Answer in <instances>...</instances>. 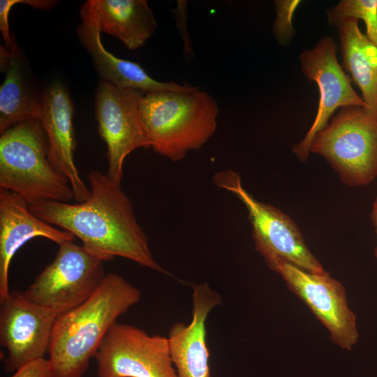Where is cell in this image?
<instances>
[{
	"mask_svg": "<svg viewBox=\"0 0 377 377\" xmlns=\"http://www.w3.org/2000/svg\"><path fill=\"white\" fill-rule=\"evenodd\" d=\"M87 178L91 195L87 200L75 204L40 202L30 205V211L43 221L71 233L88 251L105 262L122 257L170 275L154 258L148 238L121 184L98 170H91Z\"/></svg>",
	"mask_w": 377,
	"mask_h": 377,
	"instance_id": "cell-1",
	"label": "cell"
},
{
	"mask_svg": "<svg viewBox=\"0 0 377 377\" xmlns=\"http://www.w3.org/2000/svg\"><path fill=\"white\" fill-rule=\"evenodd\" d=\"M141 296L122 276L110 272L89 299L58 316L47 350L52 377H83L110 328Z\"/></svg>",
	"mask_w": 377,
	"mask_h": 377,
	"instance_id": "cell-2",
	"label": "cell"
},
{
	"mask_svg": "<svg viewBox=\"0 0 377 377\" xmlns=\"http://www.w3.org/2000/svg\"><path fill=\"white\" fill-rule=\"evenodd\" d=\"M152 149L172 161L200 149L215 133L219 108L216 99L200 88L193 91H156L139 103Z\"/></svg>",
	"mask_w": 377,
	"mask_h": 377,
	"instance_id": "cell-3",
	"label": "cell"
},
{
	"mask_svg": "<svg viewBox=\"0 0 377 377\" xmlns=\"http://www.w3.org/2000/svg\"><path fill=\"white\" fill-rule=\"evenodd\" d=\"M48 154L40 121H24L6 130L0 136V188L17 194L29 205L71 201L70 182L52 166Z\"/></svg>",
	"mask_w": 377,
	"mask_h": 377,
	"instance_id": "cell-4",
	"label": "cell"
},
{
	"mask_svg": "<svg viewBox=\"0 0 377 377\" xmlns=\"http://www.w3.org/2000/svg\"><path fill=\"white\" fill-rule=\"evenodd\" d=\"M310 153L318 154L350 187L377 177V115L357 106L343 107L313 137Z\"/></svg>",
	"mask_w": 377,
	"mask_h": 377,
	"instance_id": "cell-5",
	"label": "cell"
},
{
	"mask_svg": "<svg viewBox=\"0 0 377 377\" xmlns=\"http://www.w3.org/2000/svg\"><path fill=\"white\" fill-rule=\"evenodd\" d=\"M214 184L233 193L246 207L256 250L271 270L279 263L286 262L311 272L325 271L294 221L278 208L253 198L242 186L239 173L231 170L217 172Z\"/></svg>",
	"mask_w": 377,
	"mask_h": 377,
	"instance_id": "cell-6",
	"label": "cell"
},
{
	"mask_svg": "<svg viewBox=\"0 0 377 377\" xmlns=\"http://www.w3.org/2000/svg\"><path fill=\"white\" fill-rule=\"evenodd\" d=\"M105 261L73 241L59 245L54 260L22 292L29 301L58 316L84 302L98 288L107 273Z\"/></svg>",
	"mask_w": 377,
	"mask_h": 377,
	"instance_id": "cell-7",
	"label": "cell"
},
{
	"mask_svg": "<svg viewBox=\"0 0 377 377\" xmlns=\"http://www.w3.org/2000/svg\"><path fill=\"white\" fill-rule=\"evenodd\" d=\"M94 359L98 377H177L167 337L116 322Z\"/></svg>",
	"mask_w": 377,
	"mask_h": 377,
	"instance_id": "cell-8",
	"label": "cell"
},
{
	"mask_svg": "<svg viewBox=\"0 0 377 377\" xmlns=\"http://www.w3.org/2000/svg\"><path fill=\"white\" fill-rule=\"evenodd\" d=\"M144 94L103 80L97 87L96 118L98 135L107 146L106 174L119 184L126 156L135 149L151 147L140 114L139 103Z\"/></svg>",
	"mask_w": 377,
	"mask_h": 377,
	"instance_id": "cell-9",
	"label": "cell"
},
{
	"mask_svg": "<svg viewBox=\"0 0 377 377\" xmlns=\"http://www.w3.org/2000/svg\"><path fill=\"white\" fill-rule=\"evenodd\" d=\"M272 271L281 275L286 286L311 310L327 329L331 341L351 350L359 339L357 317L350 309L345 288L325 270L316 273L286 262Z\"/></svg>",
	"mask_w": 377,
	"mask_h": 377,
	"instance_id": "cell-10",
	"label": "cell"
},
{
	"mask_svg": "<svg viewBox=\"0 0 377 377\" xmlns=\"http://www.w3.org/2000/svg\"><path fill=\"white\" fill-rule=\"evenodd\" d=\"M337 52L338 46L333 38L324 36L313 48L304 50L299 56L303 75L308 81L315 82L319 90L318 107L313 122L303 139L293 147L301 161L307 160L314 135L327 124L338 108H367L339 64Z\"/></svg>",
	"mask_w": 377,
	"mask_h": 377,
	"instance_id": "cell-11",
	"label": "cell"
},
{
	"mask_svg": "<svg viewBox=\"0 0 377 377\" xmlns=\"http://www.w3.org/2000/svg\"><path fill=\"white\" fill-rule=\"evenodd\" d=\"M0 304V344L7 350L5 370L12 373L44 357L58 315L17 290H10Z\"/></svg>",
	"mask_w": 377,
	"mask_h": 377,
	"instance_id": "cell-12",
	"label": "cell"
},
{
	"mask_svg": "<svg viewBox=\"0 0 377 377\" xmlns=\"http://www.w3.org/2000/svg\"><path fill=\"white\" fill-rule=\"evenodd\" d=\"M41 94L43 113L40 121L47 139L49 160L68 179L76 202H84L89 198L91 191L82 179L74 161L76 140L73 103L60 81L51 82Z\"/></svg>",
	"mask_w": 377,
	"mask_h": 377,
	"instance_id": "cell-13",
	"label": "cell"
},
{
	"mask_svg": "<svg viewBox=\"0 0 377 377\" xmlns=\"http://www.w3.org/2000/svg\"><path fill=\"white\" fill-rule=\"evenodd\" d=\"M192 303L189 324L177 322L169 330L171 358L177 377H212L206 321L211 311L222 304L221 297L207 283L195 284Z\"/></svg>",
	"mask_w": 377,
	"mask_h": 377,
	"instance_id": "cell-14",
	"label": "cell"
},
{
	"mask_svg": "<svg viewBox=\"0 0 377 377\" xmlns=\"http://www.w3.org/2000/svg\"><path fill=\"white\" fill-rule=\"evenodd\" d=\"M37 237L58 245L75 239L71 233L36 216L22 197L0 188V302L10 295L8 274L12 258L24 244Z\"/></svg>",
	"mask_w": 377,
	"mask_h": 377,
	"instance_id": "cell-15",
	"label": "cell"
},
{
	"mask_svg": "<svg viewBox=\"0 0 377 377\" xmlns=\"http://www.w3.org/2000/svg\"><path fill=\"white\" fill-rule=\"evenodd\" d=\"M82 23L138 50L155 33L157 22L146 0H88L80 9Z\"/></svg>",
	"mask_w": 377,
	"mask_h": 377,
	"instance_id": "cell-16",
	"label": "cell"
},
{
	"mask_svg": "<svg viewBox=\"0 0 377 377\" xmlns=\"http://www.w3.org/2000/svg\"><path fill=\"white\" fill-rule=\"evenodd\" d=\"M78 38L91 57L101 80L123 89L146 93L156 91H193L199 88L174 82H160L153 79L139 64L114 56L103 46L101 31L81 23L77 27Z\"/></svg>",
	"mask_w": 377,
	"mask_h": 377,
	"instance_id": "cell-17",
	"label": "cell"
},
{
	"mask_svg": "<svg viewBox=\"0 0 377 377\" xmlns=\"http://www.w3.org/2000/svg\"><path fill=\"white\" fill-rule=\"evenodd\" d=\"M0 87V133L24 121H40L43 113L42 94L31 80L23 52L13 40L9 61Z\"/></svg>",
	"mask_w": 377,
	"mask_h": 377,
	"instance_id": "cell-18",
	"label": "cell"
},
{
	"mask_svg": "<svg viewBox=\"0 0 377 377\" xmlns=\"http://www.w3.org/2000/svg\"><path fill=\"white\" fill-rule=\"evenodd\" d=\"M343 66L361 91L366 110L377 115V47L354 19L338 27Z\"/></svg>",
	"mask_w": 377,
	"mask_h": 377,
	"instance_id": "cell-19",
	"label": "cell"
},
{
	"mask_svg": "<svg viewBox=\"0 0 377 377\" xmlns=\"http://www.w3.org/2000/svg\"><path fill=\"white\" fill-rule=\"evenodd\" d=\"M327 18L337 28L347 19L362 20L366 36L377 47V0H341L327 10Z\"/></svg>",
	"mask_w": 377,
	"mask_h": 377,
	"instance_id": "cell-20",
	"label": "cell"
},
{
	"mask_svg": "<svg viewBox=\"0 0 377 377\" xmlns=\"http://www.w3.org/2000/svg\"><path fill=\"white\" fill-rule=\"evenodd\" d=\"M301 3L300 0L274 1L276 16L272 34L276 43L282 47L289 46L295 35L293 17Z\"/></svg>",
	"mask_w": 377,
	"mask_h": 377,
	"instance_id": "cell-21",
	"label": "cell"
},
{
	"mask_svg": "<svg viewBox=\"0 0 377 377\" xmlns=\"http://www.w3.org/2000/svg\"><path fill=\"white\" fill-rule=\"evenodd\" d=\"M10 377H52L48 360L43 357L34 360L19 369Z\"/></svg>",
	"mask_w": 377,
	"mask_h": 377,
	"instance_id": "cell-22",
	"label": "cell"
},
{
	"mask_svg": "<svg viewBox=\"0 0 377 377\" xmlns=\"http://www.w3.org/2000/svg\"><path fill=\"white\" fill-rule=\"evenodd\" d=\"M20 3V0L0 1V31L4 42V46L8 49H11L14 40V38L10 34L8 15L12 7Z\"/></svg>",
	"mask_w": 377,
	"mask_h": 377,
	"instance_id": "cell-23",
	"label": "cell"
},
{
	"mask_svg": "<svg viewBox=\"0 0 377 377\" xmlns=\"http://www.w3.org/2000/svg\"><path fill=\"white\" fill-rule=\"evenodd\" d=\"M371 219L374 227L376 235V245L374 248V255L377 258V195L374 199L371 212Z\"/></svg>",
	"mask_w": 377,
	"mask_h": 377,
	"instance_id": "cell-24",
	"label": "cell"
}]
</instances>
